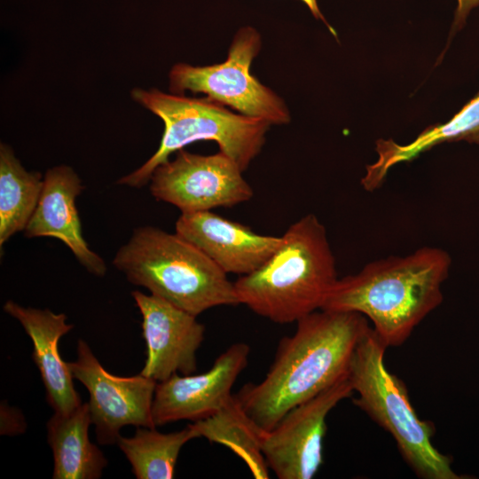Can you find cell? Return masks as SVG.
Wrapping results in <instances>:
<instances>
[{
    "label": "cell",
    "instance_id": "6da1fadb",
    "mask_svg": "<svg viewBox=\"0 0 479 479\" xmlns=\"http://www.w3.org/2000/svg\"><path fill=\"white\" fill-rule=\"evenodd\" d=\"M283 338L264 378L234 395L243 412L263 432L272 429L292 408L349 373L355 349L370 328L350 311L316 310Z\"/></svg>",
    "mask_w": 479,
    "mask_h": 479
},
{
    "label": "cell",
    "instance_id": "7a4b0ae2",
    "mask_svg": "<svg viewBox=\"0 0 479 479\" xmlns=\"http://www.w3.org/2000/svg\"><path fill=\"white\" fill-rule=\"evenodd\" d=\"M451 263L436 247L373 261L338 279L320 310L360 313L387 348L400 346L442 302Z\"/></svg>",
    "mask_w": 479,
    "mask_h": 479
},
{
    "label": "cell",
    "instance_id": "3957f363",
    "mask_svg": "<svg viewBox=\"0 0 479 479\" xmlns=\"http://www.w3.org/2000/svg\"><path fill=\"white\" fill-rule=\"evenodd\" d=\"M281 237L278 250L234 286L240 304L287 324L320 310L338 277L326 227L315 215L301 217Z\"/></svg>",
    "mask_w": 479,
    "mask_h": 479
},
{
    "label": "cell",
    "instance_id": "277c9868",
    "mask_svg": "<svg viewBox=\"0 0 479 479\" xmlns=\"http://www.w3.org/2000/svg\"><path fill=\"white\" fill-rule=\"evenodd\" d=\"M113 264L131 284L195 316L214 307L240 304L227 273L177 232L137 227Z\"/></svg>",
    "mask_w": 479,
    "mask_h": 479
},
{
    "label": "cell",
    "instance_id": "5b68a950",
    "mask_svg": "<svg viewBox=\"0 0 479 479\" xmlns=\"http://www.w3.org/2000/svg\"><path fill=\"white\" fill-rule=\"evenodd\" d=\"M135 101L156 114L164 131L156 152L139 168L121 177L118 185L142 187L154 169L185 145L200 141H215L245 171L260 153L271 124L234 113L209 98H195L167 94L155 88L134 89Z\"/></svg>",
    "mask_w": 479,
    "mask_h": 479
},
{
    "label": "cell",
    "instance_id": "8992f818",
    "mask_svg": "<svg viewBox=\"0 0 479 479\" xmlns=\"http://www.w3.org/2000/svg\"><path fill=\"white\" fill-rule=\"evenodd\" d=\"M387 347L373 327L358 342L349 368L353 404L391 435L404 461L422 479H460L452 459L432 444L436 428L412 407L404 382L386 367Z\"/></svg>",
    "mask_w": 479,
    "mask_h": 479
},
{
    "label": "cell",
    "instance_id": "52a82bcc",
    "mask_svg": "<svg viewBox=\"0 0 479 479\" xmlns=\"http://www.w3.org/2000/svg\"><path fill=\"white\" fill-rule=\"evenodd\" d=\"M260 34L252 27H241L234 35L227 59L211 66L176 64L169 75L173 93L189 90L238 113L262 119L271 125L290 122L284 100L250 73V66L261 49Z\"/></svg>",
    "mask_w": 479,
    "mask_h": 479
},
{
    "label": "cell",
    "instance_id": "ba28073f",
    "mask_svg": "<svg viewBox=\"0 0 479 479\" xmlns=\"http://www.w3.org/2000/svg\"><path fill=\"white\" fill-rule=\"evenodd\" d=\"M243 171L227 154L177 152L174 160L158 166L150 178V192L158 200L176 206L181 213L232 207L249 200L253 189Z\"/></svg>",
    "mask_w": 479,
    "mask_h": 479
},
{
    "label": "cell",
    "instance_id": "9c48e42d",
    "mask_svg": "<svg viewBox=\"0 0 479 479\" xmlns=\"http://www.w3.org/2000/svg\"><path fill=\"white\" fill-rule=\"evenodd\" d=\"M353 389L349 373L310 399L292 408L262 434L266 463L279 479H310L323 462L326 417Z\"/></svg>",
    "mask_w": 479,
    "mask_h": 479
},
{
    "label": "cell",
    "instance_id": "30bf717a",
    "mask_svg": "<svg viewBox=\"0 0 479 479\" xmlns=\"http://www.w3.org/2000/svg\"><path fill=\"white\" fill-rule=\"evenodd\" d=\"M67 365L89 392L91 421L100 444H116L125 426L155 428L152 406L156 381L141 373L122 377L108 373L81 339L77 358Z\"/></svg>",
    "mask_w": 479,
    "mask_h": 479
},
{
    "label": "cell",
    "instance_id": "8fae6325",
    "mask_svg": "<svg viewBox=\"0 0 479 479\" xmlns=\"http://www.w3.org/2000/svg\"><path fill=\"white\" fill-rule=\"evenodd\" d=\"M249 351L247 344L236 342L208 371L174 373L157 382L152 406L155 427L184 420L197 421L224 407L233 397L232 386L247 365Z\"/></svg>",
    "mask_w": 479,
    "mask_h": 479
},
{
    "label": "cell",
    "instance_id": "7c38bea8",
    "mask_svg": "<svg viewBox=\"0 0 479 479\" xmlns=\"http://www.w3.org/2000/svg\"><path fill=\"white\" fill-rule=\"evenodd\" d=\"M131 295L142 316L146 358L140 373L157 382L174 373L197 370V350L205 326L192 315L153 294L134 291Z\"/></svg>",
    "mask_w": 479,
    "mask_h": 479
},
{
    "label": "cell",
    "instance_id": "4fadbf2b",
    "mask_svg": "<svg viewBox=\"0 0 479 479\" xmlns=\"http://www.w3.org/2000/svg\"><path fill=\"white\" fill-rule=\"evenodd\" d=\"M175 229L224 272L240 276L260 268L282 242L281 236L259 234L210 210L181 213Z\"/></svg>",
    "mask_w": 479,
    "mask_h": 479
},
{
    "label": "cell",
    "instance_id": "5bb4252c",
    "mask_svg": "<svg viewBox=\"0 0 479 479\" xmlns=\"http://www.w3.org/2000/svg\"><path fill=\"white\" fill-rule=\"evenodd\" d=\"M82 181L69 166L49 169L37 206L24 230L27 238L53 237L70 248L77 261L91 274L103 277L105 261L92 251L82 236L75 200L82 192Z\"/></svg>",
    "mask_w": 479,
    "mask_h": 479
},
{
    "label": "cell",
    "instance_id": "9a60e30c",
    "mask_svg": "<svg viewBox=\"0 0 479 479\" xmlns=\"http://www.w3.org/2000/svg\"><path fill=\"white\" fill-rule=\"evenodd\" d=\"M3 309L20 323L31 340L32 359L40 373L49 405L59 413L74 410L82 400L75 389L67 362L59 352L60 338L74 326L66 322L64 313L23 307L12 300L7 301Z\"/></svg>",
    "mask_w": 479,
    "mask_h": 479
},
{
    "label": "cell",
    "instance_id": "2e32d148",
    "mask_svg": "<svg viewBox=\"0 0 479 479\" xmlns=\"http://www.w3.org/2000/svg\"><path fill=\"white\" fill-rule=\"evenodd\" d=\"M90 424L88 403L67 413L54 412L50 418L46 428L53 479H98L102 475L107 459L89 438Z\"/></svg>",
    "mask_w": 479,
    "mask_h": 479
},
{
    "label": "cell",
    "instance_id": "e0dca14e",
    "mask_svg": "<svg viewBox=\"0 0 479 479\" xmlns=\"http://www.w3.org/2000/svg\"><path fill=\"white\" fill-rule=\"evenodd\" d=\"M463 140L479 143V92L450 121L427 128L408 144L401 145L393 139L377 140L378 158L366 166L361 185L365 190L373 192L381 186L392 167L410 161L442 143Z\"/></svg>",
    "mask_w": 479,
    "mask_h": 479
},
{
    "label": "cell",
    "instance_id": "ac0fdd59",
    "mask_svg": "<svg viewBox=\"0 0 479 479\" xmlns=\"http://www.w3.org/2000/svg\"><path fill=\"white\" fill-rule=\"evenodd\" d=\"M198 437L229 448L247 466L256 479L269 478V467L262 452L263 431L250 420L234 395L221 410L189 424Z\"/></svg>",
    "mask_w": 479,
    "mask_h": 479
},
{
    "label": "cell",
    "instance_id": "d6986e66",
    "mask_svg": "<svg viewBox=\"0 0 479 479\" xmlns=\"http://www.w3.org/2000/svg\"><path fill=\"white\" fill-rule=\"evenodd\" d=\"M43 178L27 171L11 146L0 145V246L24 231L40 199Z\"/></svg>",
    "mask_w": 479,
    "mask_h": 479
},
{
    "label": "cell",
    "instance_id": "ffe728a7",
    "mask_svg": "<svg viewBox=\"0 0 479 479\" xmlns=\"http://www.w3.org/2000/svg\"><path fill=\"white\" fill-rule=\"evenodd\" d=\"M199 438L187 425L182 430L161 433L155 428L138 427L131 437L120 436L117 444L137 479H171L182 447Z\"/></svg>",
    "mask_w": 479,
    "mask_h": 479
},
{
    "label": "cell",
    "instance_id": "44dd1931",
    "mask_svg": "<svg viewBox=\"0 0 479 479\" xmlns=\"http://www.w3.org/2000/svg\"><path fill=\"white\" fill-rule=\"evenodd\" d=\"M26 423L20 412L6 404H1V435L21 434Z\"/></svg>",
    "mask_w": 479,
    "mask_h": 479
},
{
    "label": "cell",
    "instance_id": "7402d4cb",
    "mask_svg": "<svg viewBox=\"0 0 479 479\" xmlns=\"http://www.w3.org/2000/svg\"><path fill=\"white\" fill-rule=\"evenodd\" d=\"M458 5L455 12L453 27L460 28L470 11L479 5V0H457Z\"/></svg>",
    "mask_w": 479,
    "mask_h": 479
},
{
    "label": "cell",
    "instance_id": "603a6c76",
    "mask_svg": "<svg viewBox=\"0 0 479 479\" xmlns=\"http://www.w3.org/2000/svg\"><path fill=\"white\" fill-rule=\"evenodd\" d=\"M300 1H302V3H304L307 5V7L310 9V11L314 15L315 18L322 20L326 24V26H327L328 29L331 31V33L334 34V35H336L334 28L327 24L325 18L321 14L320 10H319V8L318 6L317 0H300Z\"/></svg>",
    "mask_w": 479,
    "mask_h": 479
}]
</instances>
